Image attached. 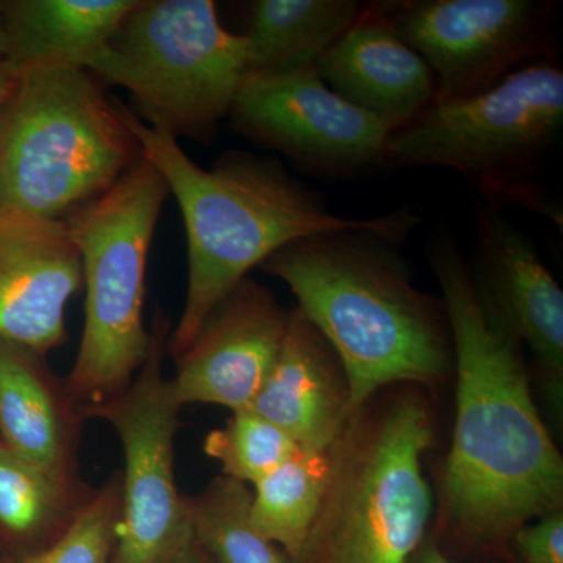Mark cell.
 <instances>
[{"label": "cell", "mask_w": 563, "mask_h": 563, "mask_svg": "<svg viewBox=\"0 0 563 563\" xmlns=\"http://www.w3.org/2000/svg\"><path fill=\"white\" fill-rule=\"evenodd\" d=\"M251 503L246 484L214 477L206 490L188 496L192 539L220 563H290L252 523Z\"/></svg>", "instance_id": "cell-22"}, {"label": "cell", "mask_w": 563, "mask_h": 563, "mask_svg": "<svg viewBox=\"0 0 563 563\" xmlns=\"http://www.w3.org/2000/svg\"><path fill=\"white\" fill-rule=\"evenodd\" d=\"M229 120L244 139L279 152L309 176L332 180L384 168L396 129L335 95L317 66L250 77Z\"/></svg>", "instance_id": "cell-11"}, {"label": "cell", "mask_w": 563, "mask_h": 563, "mask_svg": "<svg viewBox=\"0 0 563 563\" xmlns=\"http://www.w3.org/2000/svg\"><path fill=\"white\" fill-rule=\"evenodd\" d=\"M373 9L428 63L435 102L473 98L547 55L553 5L536 0H413Z\"/></svg>", "instance_id": "cell-10"}, {"label": "cell", "mask_w": 563, "mask_h": 563, "mask_svg": "<svg viewBox=\"0 0 563 563\" xmlns=\"http://www.w3.org/2000/svg\"><path fill=\"white\" fill-rule=\"evenodd\" d=\"M122 111L184 220L187 298L168 340L173 358L190 346L211 310L280 247L314 233L373 228L387 217L333 214L320 192L266 155L229 151L202 168L172 135L144 124L125 103Z\"/></svg>", "instance_id": "cell-3"}, {"label": "cell", "mask_w": 563, "mask_h": 563, "mask_svg": "<svg viewBox=\"0 0 563 563\" xmlns=\"http://www.w3.org/2000/svg\"><path fill=\"white\" fill-rule=\"evenodd\" d=\"M431 420L418 399H399L336 444L335 470L310 544L318 563H407L432 514L422 473ZM309 550V548H307Z\"/></svg>", "instance_id": "cell-8"}, {"label": "cell", "mask_w": 563, "mask_h": 563, "mask_svg": "<svg viewBox=\"0 0 563 563\" xmlns=\"http://www.w3.org/2000/svg\"><path fill=\"white\" fill-rule=\"evenodd\" d=\"M135 0H0L7 58L18 69L85 68L120 27Z\"/></svg>", "instance_id": "cell-18"}, {"label": "cell", "mask_w": 563, "mask_h": 563, "mask_svg": "<svg viewBox=\"0 0 563 563\" xmlns=\"http://www.w3.org/2000/svg\"><path fill=\"white\" fill-rule=\"evenodd\" d=\"M429 262L457 366L448 512L470 539L495 540L561 509L563 462L533 402L521 344L485 312L451 233L429 243Z\"/></svg>", "instance_id": "cell-1"}, {"label": "cell", "mask_w": 563, "mask_h": 563, "mask_svg": "<svg viewBox=\"0 0 563 563\" xmlns=\"http://www.w3.org/2000/svg\"><path fill=\"white\" fill-rule=\"evenodd\" d=\"M84 415L46 355L0 342V442L52 476H80Z\"/></svg>", "instance_id": "cell-17"}, {"label": "cell", "mask_w": 563, "mask_h": 563, "mask_svg": "<svg viewBox=\"0 0 563 563\" xmlns=\"http://www.w3.org/2000/svg\"><path fill=\"white\" fill-rule=\"evenodd\" d=\"M355 0H255L244 33L251 76H273L314 66L362 16Z\"/></svg>", "instance_id": "cell-20"}, {"label": "cell", "mask_w": 563, "mask_h": 563, "mask_svg": "<svg viewBox=\"0 0 563 563\" xmlns=\"http://www.w3.org/2000/svg\"><path fill=\"white\" fill-rule=\"evenodd\" d=\"M122 473L114 470L68 532L47 550L0 563H110L121 521Z\"/></svg>", "instance_id": "cell-24"}, {"label": "cell", "mask_w": 563, "mask_h": 563, "mask_svg": "<svg viewBox=\"0 0 563 563\" xmlns=\"http://www.w3.org/2000/svg\"><path fill=\"white\" fill-rule=\"evenodd\" d=\"M322 81L344 101L401 128L435 102L431 68L373 9L321 55Z\"/></svg>", "instance_id": "cell-15"}, {"label": "cell", "mask_w": 563, "mask_h": 563, "mask_svg": "<svg viewBox=\"0 0 563 563\" xmlns=\"http://www.w3.org/2000/svg\"><path fill=\"white\" fill-rule=\"evenodd\" d=\"M335 448H301L254 485L252 523L265 539L284 548L292 561L307 553L320 520L335 470Z\"/></svg>", "instance_id": "cell-21"}, {"label": "cell", "mask_w": 563, "mask_h": 563, "mask_svg": "<svg viewBox=\"0 0 563 563\" xmlns=\"http://www.w3.org/2000/svg\"><path fill=\"white\" fill-rule=\"evenodd\" d=\"M301 450L287 433L252 410L232 412L224 428L203 440V453L221 463L222 476L255 485Z\"/></svg>", "instance_id": "cell-23"}, {"label": "cell", "mask_w": 563, "mask_h": 563, "mask_svg": "<svg viewBox=\"0 0 563 563\" xmlns=\"http://www.w3.org/2000/svg\"><path fill=\"white\" fill-rule=\"evenodd\" d=\"M95 493L84 477L52 476L0 442V559L29 558L57 543Z\"/></svg>", "instance_id": "cell-19"}, {"label": "cell", "mask_w": 563, "mask_h": 563, "mask_svg": "<svg viewBox=\"0 0 563 563\" xmlns=\"http://www.w3.org/2000/svg\"><path fill=\"white\" fill-rule=\"evenodd\" d=\"M177 563H209L207 559L203 558L201 553V548L198 547V543L195 542L190 550L185 553L184 558L180 559Z\"/></svg>", "instance_id": "cell-28"}, {"label": "cell", "mask_w": 563, "mask_h": 563, "mask_svg": "<svg viewBox=\"0 0 563 563\" xmlns=\"http://www.w3.org/2000/svg\"><path fill=\"white\" fill-rule=\"evenodd\" d=\"M420 563H453L450 559L444 558L437 548L429 547L421 555Z\"/></svg>", "instance_id": "cell-27"}, {"label": "cell", "mask_w": 563, "mask_h": 563, "mask_svg": "<svg viewBox=\"0 0 563 563\" xmlns=\"http://www.w3.org/2000/svg\"><path fill=\"white\" fill-rule=\"evenodd\" d=\"M477 298L493 321L525 343L562 387L563 291L536 247L501 209L476 207V247L468 262Z\"/></svg>", "instance_id": "cell-14"}, {"label": "cell", "mask_w": 563, "mask_h": 563, "mask_svg": "<svg viewBox=\"0 0 563 563\" xmlns=\"http://www.w3.org/2000/svg\"><path fill=\"white\" fill-rule=\"evenodd\" d=\"M85 68L131 92L144 124L203 144L251 76L246 36L221 24L211 0H135Z\"/></svg>", "instance_id": "cell-6"}, {"label": "cell", "mask_w": 563, "mask_h": 563, "mask_svg": "<svg viewBox=\"0 0 563 563\" xmlns=\"http://www.w3.org/2000/svg\"><path fill=\"white\" fill-rule=\"evenodd\" d=\"M143 157L122 102L90 70L18 69L0 106V207L65 220Z\"/></svg>", "instance_id": "cell-4"}, {"label": "cell", "mask_w": 563, "mask_h": 563, "mask_svg": "<svg viewBox=\"0 0 563 563\" xmlns=\"http://www.w3.org/2000/svg\"><path fill=\"white\" fill-rule=\"evenodd\" d=\"M562 128L563 70L547 57L473 98L433 102L396 128L384 168L455 169L476 185L488 206L521 203L555 221L558 210L533 177L542 172Z\"/></svg>", "instance_id": "cell-7"}, {"label": "cell", "mask_w": 563, "mask_h": 563, "mask_svg": "<svg viewBox=\"0 0 563 563\" xmlns=\"http://www.w3.org/2000/svg\"><path fill=\"white\" fill-rule=\"evenodd\" d=\"M339 366L328 340L292 310L279 354L250 410L306 450H333L351 418Z\"/></svg>", "instance_id": "cell-16"}, {"label": "cell", "mask_w": 563, "mask_h": 563, "mask_svg": "<svg viewBox=\"0 0 563 563\" xmlns=\"http://www.w3.org/2000/svg\"><path fill=\"white\" fill-rule=\"evenodd\" d=\"M169 188L141 158L113 187L65 218L80 254L84 333L66 387L81 415L128 390L146 362L147 261Z\"/></svg>", "instance_id": "cell-5"}, {"label": "cell", "mask_w": 563, "mask_h": 563, "mask_svg": "<svg viewBox=\"0 0 563 563\" xmlns=\"http://www.w3.org/2000/svg\"><path fill=\"white\" fill-rule=\"evenodd\" d=\"M16 77V66L11 65L9 60H0V106L5 101L7 96L10 95Z\"/></svg>", "instance_id": "cell-26"}, {"label": "cell", "mask_w": 563, "mask_h": 563, "mask_svg": "<svg viewBox=\"0 0 563 563\" xmlns=\"http://www.w3.org/2000/svg\"><path fill=\"white\" fill-rule=\"evenodd\" d=\"M290 312L272 291L246 279L202 322L195 339L174 358V399L217 404L232 412L250 409L279 354Z\"/></svg>", "instance_id": "cell-12"}, {"label": "cell", "mask_w": 563, "mask_h": 563, "mask_svg": "<svg viewBox=\"0 0 563 563\" xmlns=\"http://www.w3.org/2000/svg\"><path fill=\"white\" fill-rule=\"evenodd\" d=\"M7 58V35L5 27H3L2 10H0V60Z\"/></svg>", "instance_id": "cell-29"}, {"label": "cell", "mask_w": 563, "mask_h": 563, "mask_svg": "<svg viewBox=\"0 0 563 563\" xmlns=\"http://www.w3.org/2000/svg\"><path fill=\"white\" fill-rule=\"evenodd\" d=\"M173 322L162 310L151 328V350L121 396L84 412L109 422L124 453L121 521L110 563H177L195 544L188 496L176 483V439L181 407L163 373Z\"/></svg>", "instance_id": "cell-9"}, {"label": "cell", "mask_w": 563, "mask_h": 563, "mask_svg": "<svg viewBox=\"0 0 563 563\" xmlns=\"http://www.w3.org/2000/svg\"><path fill=\"white\" fill-rule=\"evenodd\" d=\"M421 217L409 207L373 228L314 233L262 263L328 340L355 417L388 384L432 385L450 372L453 339L443 303L418 291L398 247Z\"/></svg>", "instance_id": "cell-2"}, {"label": "cell", "mask_w": 563, "mask_h": 563, "mask_svg": "<svg viewBox=\"0 0 563 563\" xmlns=\"http://www.w3.org/2000/svg\"><path fill=\"white\" fill-rule=\"evenodd\" d=\"M84 290L65 220L0 207V342L47 355L68 342L66 310Z\"/></svg>", "instance_id": "cell-13"}, {"label": "cell", "mask_w": 563, "mask_h": 563, "mask_svg": "<svg viewBox=\"0 0 563 563\" xmlns=\"http://www.w3.org/2000/svg\"><path fill=\"white\" fill-rule=\"evenodd\" d=\"M515 536L526 563H563V514L561 509L539 517L533 525L521 526Z\"/></svg>", "instance_id": "cell-25"}]
</instances>
